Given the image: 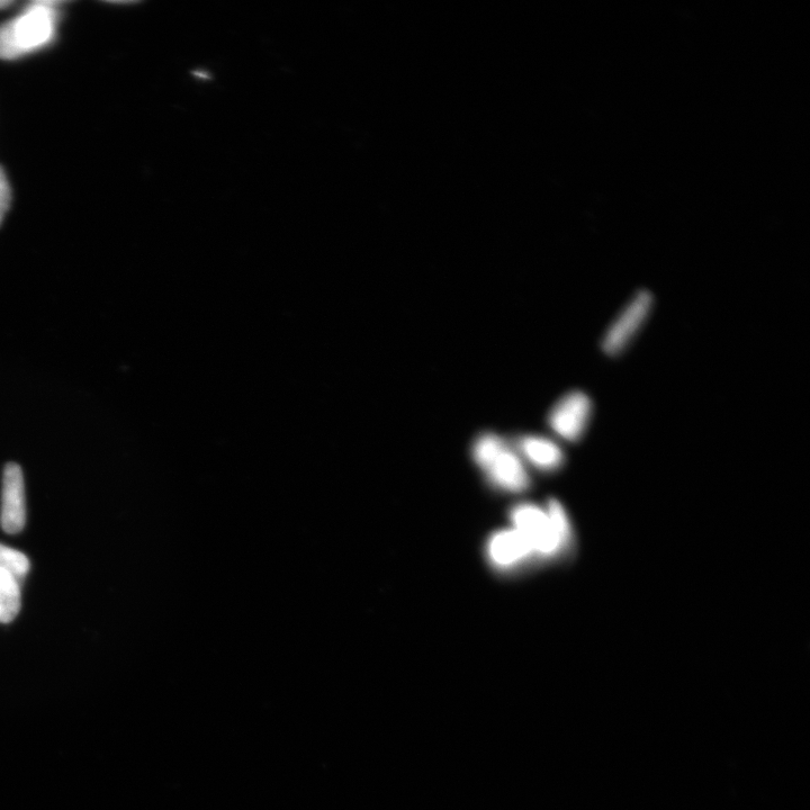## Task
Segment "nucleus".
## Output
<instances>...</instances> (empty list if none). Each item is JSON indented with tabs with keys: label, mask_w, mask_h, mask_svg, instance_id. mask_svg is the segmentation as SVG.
I'll use <instances>...</instances> for the list:
<instances>
[{
	"label": "nucleus",
	"mask_w": 810,
	"mask_h": 810,
	"mask_svg": "<svg viewBox=\"0 0 810 810\" xmlns=\"http://www.w3.org/2000/svg\"><path fill=\"white\" fill-rule=\"evenodd\" d=\"M513 529L526 539L534 558H553L560 555L572 540L569 516L562 504L549 500L546 508L522 503L510 513Z\"/></svg>",
	"instance_id": "1"
},
{
	"label": "nucleus",
	"mask_w": 810,
	"mask_h": 810,
	"mask_svg": "<svg viewBox=\"0 0 810 810\" xmlns=\"http://www.w3.org/2000/svg\"><path fill=\"white\" fill-rule=\"evenodd\" d=\"M61 2H34L0 26V59L14 60L49 44L56 33Z\"/></svg>",
	"instance_id": "2"
},
{
	"label": "nucleus",
	"mask_w": 810,
	"mask_h": 810,
	"mask_svg": "<svg viewBox=\"0 0 810 810\" xmlns=\"http://www.w3.org/2000/svg\"><path fill=\"white\" fill-rule=\"evenodd\" d=\"M472 455L495 488L508 493H521L529 488V474L522 458L500 436L477 437Z\"/></svg>",
	"instance_id": "3"
},
{
	"label": "nucleus",
	"mask_w": 810,
	"mask_h": 810,
	"mask_svg": "<svg viewBox=\"0 0 810 810\" xmlns=\"http://www.w3.org/2000/svg\"><path fill=\"white\" fill-rule=\"evenodd\" d=\"M592 402L583 392L574 391L563 396L548 416V425L558 437L566 441L579 440L589 425Z\"/></svg>",
	"instance_id": "4"
},
{
	"label": "nucleus",
	"mask_w": 810,
	"mask_h": 810,
	"mask_svg": "<svg viewBox=\"0 0 810 810\" xmlns=\"http://www.w3.org/2000/svg\"><path fill=\"white\" fill-rule=\"evenodd\" d=\"M652 305L651 293L639 292L607 330L602 340L603 351L610 356L621 353L643 326Z\"/></svg>",
	"instance_id": "5"
},
{
	"label": "nucleus",
	"mask_w": 810,
	"mask_h": 810,
	"mask_svg": "<svg viewBox=\"0 0 810 810\" xmlns=\"http://www.w3.org/2000/svg\"><path fill=\"white\" fill-rule=\"evenodd\" d=\"M486 553L490 563L501 571L516 569L534 558L526 539L513 528L494 533L486 545Z\"/></svg>",
	"instance_id": "6"
},
{
	"label": "nucleus",
	"mask_w": 810,
	"mask_h": 810,
	"mask_svg": "<svg viewBox=\"0 0 810 810\" xmlns=\"http://www.w3.org/2000/svg\"><path fill=\"white\" fill-rule=\"evenodd\" d=\"M25 491L22 468L6 465L3 475L2 526L7 534H18L25 525Z\"/></svg>",
	"instance_id": "7"
},
{
	"label": "nucleus",
	"mask_w": 810,
	"mask_h": 810,
	"mask_svg": "<svg viewBox=\"0 0 810 810\" xmlns=\"http://www.w3.org/2000/svg\"><path fill=\"white\" fill-rule=\"evenodd\" d=\"M518 450L531 465L546 472L558 470L565 461L562 448L545 437H522L518 441Z\"/></svg>",
	"instance_id": "8"
},
{
	"label": "nucleus",
	"mask_w": 810,
	"mask_h": 810,
	"mask_svg": "<svg viewBox=\"0 0 810 810\" xmlns=\"http://www.w3.org/2000/svg\"><path fill=\"white\" fill-rule=\"evenodd\" d=\"M21 609L20 583L12 574L0 569V621L11 623Z\"/></svg>",
	"instance_id": "9"
},
{
	"label": "nucleus",
	"mask_w": 810,
	"mask_h": 810,
	"mask_svg": "<svg viewBox=\"0 0 810 810\" xmlns=\"http://www.w3.org/2000/svg\"><path fill=\"white\" fill-rule=\"evenodd\" d=\"M0 569L12 574L18 583L30 571V562L24 554L0 544Z\"/></svg>",
	"instance_id": "10"
},
{
	"label": "nucleus",
	"mask_w": 810,
	"mask_h": 810,
	"mask_svg": "<svg viewBox=\"0 0 810 810\" xmlns=\"http://www.w3.org/2000/svg\"><path fill=\"white\" fill-rule=\"evenodd\" d=\"M12 193L7 177L2 167H0V225H2L6 213L11 206Z\"/></svg>",
	"instance_id": "11"
},
{
	"label": "nucleus",
	"mask_w": 810,
	"mask_h": 810,
	"mask_svg": "<svg viewBox=\"0 0 810 810\" xmlns=\"http://www.w3.org/2000/svg\"><path fill=\"white\" fill-rule=\"evenodd\" d=\"M13 2H7V0H0V9H4L8 6H12Z\"/></svg>",
	"instance_id": "12"
}]
</instances>
